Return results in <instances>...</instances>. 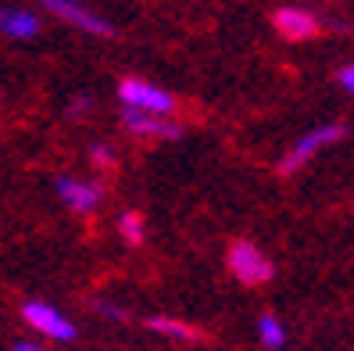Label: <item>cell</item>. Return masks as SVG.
Segmentation results:
<instances>
[{
    "mask_svg": "<svg viewBox=\"0 0 354 351\" xmlns=\"http://www.w3.org/2000/svg\"><path fill=\"white\" fill-rule=\"evenodd\" d=\"M147 330L158 337H169V341H197V330L186 326L179 319H169V316H151L147 319Z\"/></svg>",
    "mask_w": 354,
    "mask_h": 351,
    "instance_id": "10",
    "label": "cell"
},
{
    "mask_svg": "<svg viewBox=\"0 0 354 351\" xmlns=\"http://www.w3.org/2000/svg\"><path fill=\"white\" fill-rule=\"evenodd\" d=\"M47 8H61V4H79V0H44Z\"/></svg>",
    "mask_w": 354,
    "mask_h": 351,
    "instance_id": "18",
    "label": "cell"
},
{
    "mask_svg": "<svg viewBox=\"0 0 354 351\" xmlns=\"http://www.w3.org/2000/svg\"><path fill=\"white\" fill-rule=\"evenodd\" d=\"M344 136H347V126H340V122H329V126H319V129L304 133V136L294 143V147H290V151L279 158V176H294L301 165H308L319 151L333 147V143H340Z\"/></svg>",
    "mask_w": 354,
    "mask_h": 351,
    "instance_id": "2",
    "label": "cell"
},
{
    "mask_svg": "<svg viewBox=\"0 0 354 351\" xmlns=\"http://www.w3.org/2000/svg\"><path fill=\"white\" fill-rule=\"evenodd\" d=\"M225 265L243 287H261L272 280V262L265 258V251L251 240H233L225 251Z\"/></svg>",
    "mask_w": 354,
    "mask_h": 351,
    "instance_id": "1",
    "label": "cell"
},
{
    "mask_svg": "<svg viewBox=\"0 0 354 351\" xmlns=\"http://www.w3.org/2000/svg\"><path fill=\"white\" fill-rule=\"evenodd\" d=\"M118 233L126 237L129 244H140L143 233H147V226H143V215L140 212H126V215H118Z\"/></svg>",
    "mask_w": 354,
    "mask_h": 351,
    "instance_id": "12",
    "label": "cell"
},
{
    "mask_svg": "<svg viewBox=\"0 0 354 351\" xmlns=\"http://www.w3.org/2000/svg\"><path fill=\"white\" fill-rule=\"evenodd\" d=\"M90 108H93L90 97H75L72 105H68V115H72V118H82V111H90Z\"/></svg>",
    "mask_w": 354,
    "mask_h": 351,
    "instance_id": "15",
    "label": "cell"
},
{
    "mask_svg": "<svg viewBox=\"0 0 354 351\" xmlns=\"http://www.w3.org/2000/svg\"><path fill=\"white\" fill-rule=\"evenodd\" d=\"M0 33L11 39H29L39 33V18L22 8H0Z\"/></svg>",
    "mask_w": 354,
    "mask_h": 351,
    "instance_id": "8",
    "label": "cell"
},
{
    "mask_svg": "<svg viewBox=\"0 0 354 351\" xmlns=\"http://www.w3.org/2000/svg\"><path fill=\"white\" fill-rule=\"evenodd\" d=\"M93 308H97L104 319H126V312H122L118 305H111V301H93Z\"/></svg>",
    "mask_w": 354,
    "mask_h": 351,
    "instance_id": "14",
    "label": "cell"
},
{
    "mask_svg": "<svg viewBox=\"0 0 354 351\" xmlns=\"http://www.w3.org/2000/svg\"><path fill=\"white\" fill-rule=\"evenodd\" d=\"M276 29L286 39H308V36L319 33V18L304 8H279L276 11Z\"/></svg>",
    "mask_w": 354,
    "mask_h": 351,
    "instance_id": "7",
    "label": "cell"
},
{
    "mask_svg": "<svg viewBox=\"0 0 354 351\" xmlns=\"http://www.w3.org/2000/svg\"><path fill=\"white\" fill-rule=\"evenodd\" d=\"M337 79H340V87H344L347 93H354V65H344Z\"/></svg>",
    "mask_w": 354,
    "mask_h": 351,
    "instance_id": "16",
    "label": "cell"
},
{
    "mask_svg": "<svg viewBox=\"0 0 354 351\" xmlns=\"http://www.w3.org/2000/svg\"><path fill=\"white\" fill-rule=\"evenodd\" d=\"M90 161L97 165V169H111V165H115V151L108 147V143H93V147H90Z\"/></svg>",
    "mask_w": 354,
    "mask_h": 351,
    "instance_id": "13",
    "label": "cell"
},
{
    "mask_svg": "<svg viewBox=\"0 0 354 351\" xmlns=\"http://www.w3.org/2000/svg\"><path fill=\"white\" fill-rule=\"evenodd\" d=\"M118 97L126 108H140V111H154V115H176V97L169 90L154 87L143 79H126L118 87Z\"/></svg>",
    "mask_w": 354,
    "mask_h": 351,
    "instance_id": "4",
    "label": "cell"
},
{
    "mask_svg": "<svg viewBox=\"0 0 354 351\" xmlns=\"http://www.w3.org/2000/svg\"><path fill=\"white\" fill-rule=\"evenodd\" d=\"M258 341H261V348H272V351L286 348V330H283V323H279L276 316H261V319H258Z\"/></svg>",
    "mask_w": 354,
    "mask_h": 351,
    "instance_id": "11",
    "label": "cell"
},
{
    "mask_svg": "<svg viewBox=\"0 0 354 351\" xmlns=\"http://www.w3.org/2000/svg\"><path fill=\"white\" fill-rule=\"evenodd\" d=\"M122 126L133 136H147V140H179L183 136V126H176L169 115H154V111H140V108L122 111Z\"/></svg>",
    "mask_w": 354,
    "mask_h": 351,
    "instance_id": "5",
    "label": "cell"
},
{
    "mask_svg": "<svg viewBox=\"0 0 354 351\" xmlns=\"http://www.w3.org/2000/svg\"><path fill=\"white\" fill-rule=\"evenodd\" d=\"M11 348H15V351H39L44 344H32V341H15Z\"/></svg>",
    "mask_w": 354,
    "mask_h": 351,
    "instance_id": "17",
    "label": "cell"
},
{
    "mask_svg": "<svg viewBox=\"0 0 354 351\" xmlns=\"http://www.w3.org/2000/svg\"><path fill=\"white\" fill-rule=\"evenodd\" d=\"M65 22H72L75 29H82V33H93V36H115V29H111V22H104L100 15H93V11H86V8H79V4H61V8H54Z\"/></svg>",
    "mask_w": 354,
    "mask_h": 351,
    "instance_id": "9",
    "label": "cell"
},
{
    "mask_svg": "<svg viewBox=\"0 0 354 351\" xmlns=\"http://www.w3.org/2000/svg\"><path fill=\"white\" fill-rule=\"evenodd\" d=\"M54 190H57V197L68 204L72 212H93L97 204H100V187L97 183H90V179H75V176H57V183H54Z\"/></svg>",
    "mask_w": 354,
    "mask_h": 351,
    "instance_id": "6",
    "label": "cell"
},
{
    "mask_svg": "<svg viewBox=\"0 0 354 351\" xmlns=\"http://www.w3.org/2000/svg\"><path fill=\"white\" fill-rule=\"evenodd\" d=\"M22 319L36 330V334H44V337H50V341H57V344L75 341L72 319H68L65 312H57V308L47 305V301H26V305H22Z\"/></svg>",
    "mask_w": 354,
    "mask_h": 351,
    "instance_id": "3",
    "label": "cell"
}]
</instances>
